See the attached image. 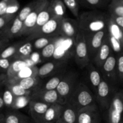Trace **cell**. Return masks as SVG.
<instances>
[{
    "label": "cell",
    "mask_w": 123,
    "mask_h": 123,
    "mask_svg": "<svg viewBox=\"0 0 123 123\" xmlns=\"http://www.w3.org/2000/svg\"><path fill=\"white\" fill-rule=\"evenodd\" d=\"M111 87L108 82L102 79L96 90V99L102 108L109 109L113 96L111 94Z\"/></svg>",
    "instance_id": "obj_12"
},
{
    "label": "cell",
    "mask_w": 123,
    "mask_h": 123,
    "mask_svg": "<svg viewBox=\"0 0 123 123\" xmlns=\"http://www.w3.org/2000/svg\"><path fill=\"white\" fill-rule=\"evenodd\" d=\"M31 100V97L30 96H22V97H16L14 105L12 109L19 110L24 108L26 106L29 105Z\"/></svg>",
    "instance_id": "obj_39"
},
{
    "label": "cell",
    "mask_w": 123,
    "mask_h": 123,
    "mask_svg": "<svg viewBox=\"0 0 123 123\" xmlns=\"http://www.w3.org/2000/svg\"><path fill=\"white\" fill-rule=\"evenodd\" d=\"M4 115V114H2V113H0V118L2 117V115Z\"/></svg>",
    "instance_id": "obj_51"
},
{
    "label": "cell",
    "mask_w": 123,
    "mask_h": 123,
    "mask_svg": "<svg viewBox=\"0 0 123 123\" xmlns=\"http://www.w3.org/2000/svg\"><path fill=\"white\" fill-rule=\"evenodd\" d=\"M108 7L110 15L123 17V3L121 0H111Z\"/></svg>",
    "instance_id": "obj_32"
},
{
    "label": "cell",
    "mask_w": 123,
    "mask_h": 123,
    "mask_svg": "<svg viewBox=\"0 0 123 123\" xmlns=\"http://www.w3.org/2000/svg\"><path fill=\"white\" fill-rule=\"evenodd\" d=\"M7 82L17 83L25 90L31 91H34L37 90L41 86L42 84L41 79L38 76L30 77V78L19 79L18 80H7Z\"/></svg>",
    "instance_id": "obj_20"
},
{
    "label": "cell",
    "mask_w": 123,
    "mask_h": 123,
    "mask_svg": "<svg viewBox=\"0 0 123 123\" xmlns=\"http://www.w3.org/2000/svg\"><path fill=\"white\" fill-rule=\"evenodd\" d=\"M99 117L96 104L82 108L78 112L77 123H92Z\"/></svg>",
    "instance_id": "obj_15"
},
{
    "label": "cell",
    "mask_w": 123,
    "mask_h": 123,
    "mask_svg": "<svg viewBox=\"0 0 123 123\" xmlns=\"http://www.w3.org/2000/svg\"><path fill=\"white\" fill-rule=\"evenodd\" d=\"M92 123H100V116L98 117H97Z\"/></svg>",
    "instance_id": "obj_48"
},
{
    "label": "cell",
    "mask_w": 123,
    "mask_h": 123,
    "mask_svg": "<svg viewBox=\"0 0 123 123\" xmlns=\"http://www.w3.org/2000/svg\"><path fill=\"white\" fill-rule=\"evenodd\" d=\"M62 108L63 105L59 103L50 105L44 114L42 123H56L61 118Z\"/></svg>",
    "instance_id": "obj_18"
},
{
    "label": "cell",
    "mask_w": 123,
    "mask_h": 123,
    "mask_svg": "<svg viewBox=\"0 0 123 123\" xmlns=\"http://www.w3.org/2000/svg\"><path fill=\"white\" fill-rule=\"evenodd\" d=\"M109 19V14L100 11L84 12L78 19L79 30L87 36L108 29Z\"/></svg>",
    "instance_id": "obj_1"
},
{
    "label": "cell",
    "mask_w": 123,
    "mask_h": 123,
    "mask_svg": "<svg viewBox=\"0 0 123 123\" xmlns=\"http://www.w3.org/2000/svg\"><path fill=\"white\" fill-rule=\"evenodd\" d=\"M0 123H4V114L2 115V117L0 118Z\"/></svg>",
    "instance_id": "obj_49"
},
{
    "label": "cell",
    "mask_w": 123,
    "mask_h": 123,
    "mask_svg": "<svg viewBox=\"0 0 123 123\" xmlns=\"http://www.w3.org/2000/svg\"><path fill=\"white\" fill-rule=\"evenodd\" d=\"M59 36H57V37H40L33 38L31 40L29 41H31L32 43L34 50H41L44 47L46 46L48 44L58 38Z\"/></svg>",
    "instance_id": "obj_27"
},
{
    "label": "cell",
    "mask_w": 123,
    "mask_h": 123,
    "mask_svg": "<svg viewBox=\"0 0 123 123\" xmlns=\"http://www.w3.org/2000/svg\"><path fill=\"white\" fill-rule=\"evenodd\" d=\"M60 37V36H59ZM59 37L56 40L53 41L44 47L43 49H42L40 51V56L42 59L44 60H48V59L51 58L53 57L55 53V49H56V43H57V40L58 39Z\"/></svg>",
    "instance_id": "obj_34"
},
{
    "label": "cell",
    "mask_w": 123,
    "mask_h": 123,
    "mask_svg": "<svg viewBox=\"0 0 123 123\" xmlns=\"http://www.w3.org/2000/svg\"><path fill=\"white\" fill-rule=\"evenodd\" d=\"M56 123H65L64 121L62 120V119L60 118V119H59L57 121H56Z\"/></svg>",
    "instance_id": "obj_50"
},
{
    "label": "cell",
    "mask_w": 123,
    "mask_h": 123,
    "mask_svg": "<svg viewBox=\"0 0 123 123\" xmlns=\"http://www.w3.org/2000/svg\"><path fill=\"white\" fill-rule=\"evenodd\" d=\"M67 64V61L55 60L46 62L38 68V76L40 79L50 78L61 72H63Z\"/></svg>",
    "instance_id": "obj_9"
},
{
    "label": "cell",
    "mask_w": 123,
    "mask_h": 123,
    "mask_svg": "<svg viewBox=\"0 0 123 123\" xmlns=\"http://www.w3.org/2000/svg\"><path fill=\"white\" fill-rule=\"evenodd\" d=\"M123 114V90L115 92L108 109L109 123H120Z\"/></svg>",
    "instance_id": "obj_5"
},
{
    "label": "cell",
    "mask_w": 123,
    "mask_h": 123,
    "mask_svg": "<svg viewBox=\"0 0 123 123\" xmlns=\"http://www.w3.org/2000/svg\"><path fill=\"white\" fill-rule=\"evenodd\" d=\"M77 78L78 76L75 73H66L56 88V90L62 101V105L68 102L76 86L78 85Z\"/></svg>",
    "instance_id": "obj_3"
},
{
    "label": "cell",
    "mask_w": 123,
    "mask_h": 123,
    "mask_svg": "<svg viewBox=\"0 0 123 123\" xmlns=\"http://www.w3.org/2000/svg\"><path fill=\"white\" fill-rule=\"evenodd\" d=\"M38 68L36 66H32V67L25 66L24 68H22L21 70L18 73L15 78L10 80H18L19 79L30 78V77L38 76Z\"/></svg>",
    "instance_id": "obj_28"
},
{
    "label": "cell",
    "mask_w": 123,
    "mask_h": 123,
    "mask_svg": "<svg viewBox=\"0 0 123 123\" xmlns=\"http://www.w3.org/2000/svg\"><path fill=\"white\" fill-rule=\"evenodd\" d=\"M9 42L10 40H6L0 37V52L8 45Z\"/></svg>",
    "instance_id": "obj_45"
},
{
    "label": "cell",
    "mask_w": 123,
    "mask_h": 123,
    "mask_svg": "<svg viewBox=\"0 0 123 123\" xmlns=\"http://www.w3.org/2000/svg\"><path fill=\"white\" fill-rule=\"evenodd\" d=\"M120 123H123V121H121V122Z\"/></svg>",
    "instance_id": "obj_54"
},
{
    "label": "cell",
    "mask_w": 123,
    "mask_h": 123,
    "mask_svg": "<svg viewBox=\"0 0 123 123\" xmlns=\"http://www.w3.org/2000/svg\"><path fill=\"white\" fill-rule=\"evenodd\" d=\"M74 56L76 62L80 68L86 67L91 61L85 36L81 31H79L75 38Z\"/></svg>",
    "instance_id": "obj_4"
},
{
    "label": "cell",
    "mask_w": 123,
    "mask_h": 123,
    "mask_svg": "<svg viewBox=\"0 0 123 123\" xmlns=\"http://www.w3.org/2000/svg\"><path fill=\"white\" fill-rule=\"evenodd\" d=\"M7 80V77L6 74L1 73L0 74V89L3 86H5Z\"/></svg>",
    "instance_id": "obj_46"
},
{
    "label": "cell",
    "mask_w": 123,
    "mask_h": 123,
    "mask_svg": "<svg viewBox=\"0 0 123 123\" xmlns=\"http://www.w3.org/2000/svg\"><path fill=\"white\" fill-rule=\"evenodd\" d=\"M49 1L50 0H38L36 7L24 20L22 36H29L32 34L40 12Z\"/></svg>",
    "instance_id": "obj_8"
},
{
    "label": "cell",
    "mask_w": 123,
    "mask_h": 123,
    "mask_svg": "<svg viewBox=\"0 0 123 123\" xmlns=\"http://www.w3.org/2000/svg\"><path fill=\"white\" fill-rule=\"evenodd\" d=\"M9 0H1L0 1V16L5 15L6 14L7 7Z\"/></svg>",
    "instance_id": "obj_43"
},
{
    "label": "cell",
    "mask_w": 123,
    "mask_h": 123,
    "mask_svg": "<svg viewBox=\"0 0 123 123\" xmlns=\"http://www.w3.org/2000/svg\"><path fill=\"white\" fill-rule=\"evenodd\" d=\"M54 17V16L52 11L51 7L50 6V1H49L40 12L39 14L37 17L36 24L31 34L37 32L46 23L48 22L50 19Z\"/></svg>",
    "instance_id": "obj_19"
},
{
    "label": "cell",
    "mask_w": 123,
    "mask_h": 123,
    "mask_svg": "<svg viewBox=\"0 0 123 123\" xmlns=\"http://www.w3.org/2000/svg\"><path fill=\"white\" fill-rule=\"evenodd\" d=\"M113 54L112 49L108 38V34L105 38L102 46L98 50L96 57L93 60L94 63L98 69L101 70L103 65L111 55Z\"/></svg>",
    "instance_id": "obj_17"
},
{
    "label": "cell",
    "mask_w": 123,
    "mask_h": 123,
    "mask_svg": "<svg viewBox=\"0 0 123 123\" xmlns=\"http://www.w3.org/2000/svg\"><path fill=\"white\" fill-rule=\"evenodd\" d=\"M109 1H111V0H109Z\"/></svg>",
    "instance_id": "obj_55"
},
{
    "label": "cell",
    "mask_w": 123,
    "mask_h": 123,
    "mask_svg": "<svg viewBox=\"0 0 123 123\" xmlns=\"http://www.w3.org/2000/svg\"><path fill=\"white\" fill-rule=\"evenodd\" d=\"M110 15V14H109ZM111 18L114 20V21L117 24L119 27L123 31V17L115 16L110 15Z\"/></svg>",
    "instance_id": "obj_44"
},
{
    "label": "cell",
    "mask_w": 123,
    "mask_h": 123,
    "mask_svg": "<svg viewBox=\"0 0 123 123\" xmlns=\"http://www.w3.org/2000/svg\"><path fill=\"white\" fill-rule=\"evenodd\" d=\"M2 98H3L5 107L12 109L15 101L16 97L11 92L10 90L6 86H5L4 90L2 91Z\"/></svg>",
    "instance_id": "obj_36"
},
{
    "label": "cell",
    "mask_w": 123,
    "mask_h": 123,
    "mask_svg": "<svg viewBox=\"0 0 123 123\" xmlns=\"http://www.w3.org/2000/svg\"><path fill=\"white\" fill-rule=\"evenodd\" d=\"M23 28L24 22L21 21L16 16L0 32V37L10 40L16 37H20L22 36Z\"/></svg>",
    "instance_id": "obj_11"
},
{
    "label": "cell",
    "mask_w": 123,
    "mask_h": 123,
    "mask_svg": "<svg viewBox=\"0 0 123 123\" xmlns=\"http://www.w3.org/2000/svg\"><path fill=\"white\" fill-rule=\"evenodd\" d=\"M78 111L69 103L64 105L61 118L66 123H77Z\"/></svg>",
    "instance_id": "obj_22"
},
{
    "label": "cell",
    "mask_w": 123,
    "mask_h": 123,
    "mask_svg": "<svg viewBox=\"0 0 123 123\" xmlns=\"http://www.w3.org/2000/svg\"><path fill=\"white\" fill-rule=\"evenodd\" d=\"M4 123H31V120L18 110L10 109L4 114Z\"/></svg>",
    "instance_id": "obj_21"
},
{
    "label": "cell",
    "mask_w": 123,
    "mask_h": 123,
    "mask_svg": "<svg viewBox=\"0 0 123 123\" xmlns=\"http://www.w3.org/2000/svg\"><path fill=\"white\" fill-rule=\"evenodd\" d=\"M67 103L74 107L78 112L82 108L96 103L91 90L83 83H78Z\"/></svg>",
    "instance_id": "obj_2"
},
{
    "label": "cell",
    "mask_w": 123,
    "mask_h": 123,
    "mask_svg": "<svg viewBox=\"0 0 123 123\" xmlns=\"http://www.w3.org/2000/svg\"><path fill=\"white\" fill-rule=\"evenodd\" d=\"M111 2L109 0H79L80 4L90 8H102Z\"/></svg>",
    "instance_id": "obj_37"
},
{
    "label": "cell",
    "mask_w": 123,
    "mask_h": 123,
    "mask_svg": "<svg viewBox=\"0 0 123 123\" xmlns=\"http://www.w3.org/2000/svg\"><path fill=\"white\" fill-rule=\"evenodd\" d=\"M38 0H34V1H31V2L26 5L21 10L19 11V12L17 14V16L21 21L24 22V20L26 19L28 16L30 14V13L32 12V10L36 7L37 2H38Z\"/></svg>",
    "instance_id": "obj_35"
},
{
    "label": "cell",
    "mask_w": 123,
    "mask_h": 123,
    "mask_svg": "<svg viewBox=\"0 0 123 123\" xmlns=\"http://www.w3.org/2000/svg\"><path fill=\"white\" fill-rule=\"evenodd\" d=\"M50 6L54 17L65 18L66 7L62 0H50Z\"/></svg>",
    "instance_id": "obj_26"
},
{
    "label": "cell",
    "mask_w": 123,
    "mask_h": 123,
    "mask_svg": "<svg viewBox=\"0 0 123 123\" xmlns=\"http://www.w3.org/2000/svg\"><path fill=\"white\" fill-rule=\"evenodd\" d=\"M117 75L118 78L123 82V52L118 54L117 57Z\"/></svg>",
    "instance_id": "obj_41"
},
{
    "label": "cell",
    "mask_w": 123,
    "mask_h": 123,
    "mask_svg": "<svg viewBox=\"0 0 123 123\" xmlns=\"http://www.w3.org/2000/svg\"><path fill=\"white\" fill-rule=\"evenodd\" d=\"M66 73L64 72H61L53 76L50 77V79L47 80L44 84H42L38 88L44 90H56L57 86L61 82V80L65 76Z\"/></svg>",
    "instance_id": "obj_24"
},
{
    "label": "cell",
    "mask_w": 123,
    "mask_h": 123,
    "mask_svg": "<svg viewBox=\"0 0 123 123\" xmlns=\"http://www.w3.org/2000/svg\"><path fill=\"white\" fill-rule=\"evenodd\" d=\"M14 60L13 58H0V73L6 74Z\"/></svg>",
    "instance_id": "obj_40"
},
{
    "label": "cell",
    "mask_w": 123,
    "mask_h": 123,
    "mask_svg": "<svg viewBox=\"0 0 123 123\" xmlns=\"http://www.w3.org/2000/svg\"><path fill=\"white\" fill-rule=\"evenodd\" d=\"M22 42H19L8 45L0 52V58H13Z\"/></svg>",
    "instance_id": "obj_31"
},
{
    "label": "cell",
    "mask_w": 123,
    "mask_h": 123,
    "mask_svg": "<svg viewBox=\"0 0 123 123\" xmlns=\"http://www.w3.org/2000/svg\"><path fill=\"white\" fill-rule=\"evenodd\" d=\"M31 97V100L48 104L59 103L62 105V101L56 90H44L37 88L36 90L32 91Z\"/></svg>",
    "instance_id": "obj_10"
},
{
    "label": "cell",
    "mask_w": 123,
    "mask_h": 123,
    "mask_svg": "<svg viewBox=\"0 0 123 123\" xmlns=\"http://www.w3.org/2000/svg\"><path fill=\"white\" fill-rule=\"evenodd\" d=\"M17 15H10V14H5V15L0 16V32Z\"/></svg>",
    "instance_id": "obj_42"
},
{
    "label": "cell",
    "mask_w": 123,
    "mask_h": 123,
    "mask_svg": "<svg viewBox=\"0 0 123 123\" xmlns=\"http://www.w3.org/2000/svg\"><path fill=\"white\" fill-rule=\"evenodd\" d=\"M62 18L54 17L46 23L37 32L28 36L27 40L40 37H57L60 36V25Z\"/></svg>",
    "instance_id": "obj_6"
},
{
    "label": "cell",
    "mask_w": 123,
    "mask_h": 123,
    "mask_svg": "<svg viewBox=\"0 0 123 123\" xmlns=\"http://www.w3.org/2000/svg\"><path fill=\"white\" fill-rule=\"evenodd\" d=\"M34 49L31 41L22 42L19 46L18 52L14 57V60H26L30 57L31 53Z\"/></svg>",
    "instance_id": "obj_23"
},
{
    "label": "cell",
    "mask_w": 123,
    "mask_h": 123,
    "mask_svg": "<svg viewBox=\"0 0 123 123\" xmlns=\"http://www.w3.org/2000/svg\"><path fill=\"white\" fill-rule=\"evenodd\" d=\"M117 60L114 53L109 56L102 67L101 70L109 82H115L118 78L117 75Z\"/></svg>",
    "instance_id": "obj_16"
},
{
    "label": "cell",
    "mask_w": 123,
    "mask_h": 123,
    "mask_svg": "<svg viewBox=\"0 0 123 123\" xmlns=\"http://www.w3.org/2000/svg\"><path fill=\"white\" fill-rule=\"evenodd\" d=\"M79 31L78 20L66 17L62 19L60 25V36L66 38L75 39Z\"/></svg>",
    "instance_id": "obj_13"
},
{
    "label": "cell",
    "mask_w": 123,
    "mask_h": 123,
    "mask_svg": "<svg viewBox=\"0 0 123 123\" xmlns=\"http://www.w3.org/2000/svg\"><path fill=\"white\" fill-rule=\"evenodd\" d=\"M108 31L109 34L120 42L123 48V31L111 18L110 15L108 24Z\"/></svg>",
    "instance_id": "obj_25"
},
{
    "label": "cell",
    "mask_w": 123,
    "mask_h": 123,
    "mask_svg": "<svg viewBox=\"0 0 123 123\" xmlns=\"http://www.w3.org/2000/svg\"><path fill=\"white\" fill-rule=\"evenodd\" d=\"M108 34V29L85 36L90 60L93 61Z\"/></svg>",
    "instance_id": "obj_7"
},
{
    "label": "cell",
    "mask_w": 123,
    "mask_h": 123,
    "mask_svg": "<svg viewBox=\"0 0 123 123\" xmlns=\"http://www.w3.org/2000/svg\"><path fill=\"white\" fill-rule=\"evenodd\" d=\"M121 2H122L123 3V0H121Z\"/></svg>",
    "instance_id": "obj_52"
},
{
    "label": "cell",
    "mask_w": 123,
    "mask_h": 123,
    "mask_svg": "<svg viewBox=\"0 0 123 123\" xmlns=\"http://www.w3.org/2000/svg\"><path fill=\"white\" fill-rule=\"evenodd\" d=\"M50 106V104L31 100L28 105L29 113L34 123H42L44 114Z\"/></svg>",
    "instance_id": "obj_14"
},
{
    "label": "cell",
    "mask_w": 123,
    "mask_h": 123,
    "mask_svg": "<svg viewBox=\"0 0 123 123\" xmlns=\"http://www.w3.org/2000/svg\"><path fill=\"white\" fill-rule=\"evenodd\" d=\"M25 66L24 61L20 60H14L6 73L7 80H10L15 78L18 73Z\"/></svg>",
    "instance_id": "obj_30"
},
{
    "label": "cell",
    "mask_w": 123,
    "mask_h": 123,
    "mask_svg": "<svg viewBox=\"0 0 123 123\" xmlns=\"http://www.w3.org/2000/svg\"></svg>",
    "instance_id": "obj_53"
},
{
    "label": "cell",
    "mask_w": 123,
    "mask_h": 123,
    "mask_svg": "<svg viewBox=\"0 0 123 123\" xmlns=\"http://www.w3.org/2000/svg\"><path fill=\"white\" fill-rule=\"evenodd\" d=\"M89 79H90V83L92 85V87L96 90V91L97 87L102 82L103 78L101 76L100 73H99L98 70L94 67V66H91V67H90Z\"/></svg>",
    "instance_id": "obj_33"
},
{
    "label": "cell",
    "mask_w": 123,
    "mask_h": 123,
    "mask_svg": "<svg viewBox=\"0 0 123 123\" xmlns=\"http://www.w3.org/2000/svg\"><path fill=\"white\" fill-rule=\"evenodd\" d=\"M5 107L4 103L3 98H2V92L0 91V111Z\"/></svg>",
    "instance_id": "obj_47"
},
{
    "label": "cell",
    "mask_w": 123,
    "mask_h": 123,
    "mask_svg": "<svg viewBox=\"0 0 123 123\" xmlns=\"http://www.w3.org/2000/svg\"><path fill=\"white\" fill-rule=\"evenodd\" d=\"M66 7L76 18L79 16V0H62Z\"/></svg>",
    "instance_id": "obj_38"
},
{
    "label": "cell",
    "mask_w": 123,
    "mask_h": 123,
    "mask_svg": "<svg viewBox=\"0 0 123 123\" xmlns=\"http://www.w3.org/2000/svg\"><path fill=\"white\" fill-rule=\"evenodd\" d=\"M11 91L16 97H22V96H31L32 91H27L23 88L17 83L10 82H7L5 85Z\"/></svg>",
    "instance_id": "obj_29"
}]
</instances>
